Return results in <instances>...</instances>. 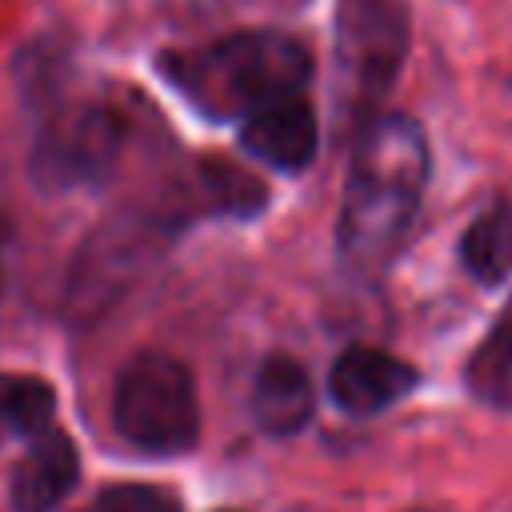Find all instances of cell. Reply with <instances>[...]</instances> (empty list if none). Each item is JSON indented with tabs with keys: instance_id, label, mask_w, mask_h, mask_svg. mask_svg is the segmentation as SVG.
<instances>
[{
	"instance_id": "8fae6325",
	"label": "cell",
	"mask_w": 512,
	"mask_h": 512,
	"mask_svg": "<svg viewBox=\"0 0 512 512\" xmlns=\"http://www.w3.org/2000/svg\"><path fill=\"white\" fill-rule=\"evenodd\" d=\"M460 264L464 272L484 284V288H500L512 272V200L496 196L492 204H484L472 224L460 236Z\"/></svg>"
},
{
	"instance_id": "9c48e42d",
	"label": "cell",
	"mask_w": 512,
	"mask_h": 512,
	"mask_svg": "<svg viewBox=\"0 0 512 512\" xmlns=\"http://www.w3.org/2000/svg\"><path fill=\"white\" fill-rule=\"evenodd\" d=\"M316 396L300 360L276 352L260 364L252 380V416L268 436H296L312 420Z\"/></svg>"
},
{
	"instance_id": "7c38bea8",
	"label": "cell",
	"mask_w": 512,
	"mask_h": 512,
	"mask_svg": "<svg viewBox=\"0 0 512 512\" xmlns=\"http://www.w3.org/2000/svg\"><path fill=\"white\" fill-rule=\"evenodd\" d=\"M56 392L44 376L0 372V440H32L52 428Z\"/></svg>"
},
{
	"instance_id": "6da1fadb",
	"label": "cell",
	"mask_w": 512,
	"mask_h": 512,
	"mask_svg": "<svg viewBox=\"0 0 512 512\" xmlns=\"http://www.w3.org/2000/svg\"><path fill=\"white\" fill-rule=\"evenodd\" d=\"M428 172V136L412 116L384 112L360 128L336 212V252L352 272H384L392 264L416 220Z\"/></svg>"
},
{
	"instance_id": "5b68a950",
	"label": "cell",
	"mask_w": 512,
	"mask_h": 512,
	"mask_svg": "<svg viewBox=\"0 0 512 512\" xmlns=\"http://www.w3.org/2000/svg\"><path fill=\"white\" fill-rule=\"evenodd\" d=\"M408 52L404 0H340L336 8V64L356 108L380 100Z\"/></svg>"
},
{
	"instance_id": "4fadbf2b",
	"label": "cell",
	"mask_w": 512,
	"mask_h": 512,
	"mask_svg": "<svg viewBox=\"0 0 512 512\" xmlns=\"http://www.w3.org/2000/svg\"><path fill=\"white\" fill-rule=\"evenodd\" d=\"M464 380H468L472 396H480L492 408L512 412V300L504 304V312L496 316V324L480 340V348L472 352Z\"/></svg>"
},
{
	"instance_id": "ba28073f",
	"label": "cell",
	"mask_w": 512,
	"mask_h": 512,
	"mask_svg": "<svg viewBox=\"0 0 512 512\" xmlns=\"http://www.w3.org/2000/svg\"><path fill=\"white\" fill-rule=\"evenodd\" d=\"M76 480H80L76 444L60 428H44L40 436H32L28 452L12 468L8 480L12 512H56L60 500L76 488Z\"/></svg>"
},
{
	"instance_id": "5bb4252c",
	"label": "cell",
	"mask_w": 512,
	"mask_h": 512,
	"mask_svg": "<svg viewBox=\"0 0 512 512\" xmlns=\"http://www.w3.org/2000/svg\"><path fill=\"white\" fill-rule=\"evenodd\" d=\"M88 512H180V500L160 484H112L88 504Z\"/></svg>"
},
{
	"instance_id": "3957f363",
	"label": "cell",
	"mask_w": 512,
	"mask_h": 512,
	"mask_svg": "<svg viewBox=\"0 0 512 512\" xmlns=\"http://www.w3.org/2000/svg\"><path fill=\"white\" fill-rule=\"evenodd\" d=\"M112 424L140 452H188L200 436V400L188 364L168 352H136L116 376Z\"/></svg>"
},
{
	"instance_id": "52a82bcc",
	"label": "cell",
	"mask_w": 512,
	"mask_h": 512,
	"mask_svg": "<svg viewBox=\"0 0 512 512\" xmlns=\"http://www.w3.org/2000/svg\"><path fill=\"white\" fill-rule=\"evenodd\" d=\"M416 384H420V376L408 360H400L384 348H372V344L344 348L328 372V392H332L336 408H344L348 416H376V412L392 408L396 400H404Z\"/></svg>"
},
{
	"instance_id": "8992f818",
	"label": "cell",
	"mask_w": 512,
	"mask_h": 512,
	"mask_svg": "<svg viewBox=\"0 0 512 512\" xmlns=\"http://www.w3.org/2000/svg\"><path fill=\"white\" fill-rule=\"evenodd\" d=\"M236 124H240L236 128L240 148L276 172H304L316 160L320 120H316V108L308 104L304 92H288L280 100H268Z\"/></svg>"
},
{
	"instance_id": "277c9868",
	"label": "cell",
	"mask_w": 512,
	"mask_h": 512,
	"mask_svg": "<svg viewBox=\"0 0 512 512\" xmlns=\"http://www.w3.org/2000/svg\"><path fill=\"white\" fill-rule=\"evenodd\" d=\"M128 124L104 100L56 104L32 140L28 172L40 192H72L104 184L124 152Z\"/></svg>"
},
{
	"instance_id": "30bf717a",
	"label": "cell",
	"mask_w": 512,
	"mask_h": 512,
	"mask_svg": "<svg viewBox=\"0 0 512 512\" xmlns=\"http://www.w3.org/2000/svg\"><path fill=\"white\" fill-rule=\"evenodd\" d=\"M188 196L196 200L200 216H232V220H252L268 208V188L256 180L248 168L224 160V156H204L196 160V176Z\"/></svg>"
},
{
	"instance_id": "9a60e30c",
	"label": "cell",
	"mask_w": 512,
	"mask_h": 512,
	"mask_svg": "<svg viewBox=\"0 0 512 512\" xmlns=\"http://www.w3.org/2000/svg\"><path fill=\"white\" fill-rule=\"evenodd\" d=\"M8 248H12V224L0 212V292H4V276H8Z\"/></svg>"
},
{
	"instance_id": "7a4b0ae2",
	"label": "cell",
	"mask_w": 512,
	"mask_h": 512,
	"mask_svg": "<svg viewBox=\"0 0 512 512\" xmlns=\"http://www.w3.org/2000/svg\"><path fill=\"white\" fill-rule=\"evenodd\" d=\"M156 68L200 116L244 120L268 100L304 92L312 80V52L292 32L248 28L200 48L160 52Z\"/></svg>"
}]
</instances>
